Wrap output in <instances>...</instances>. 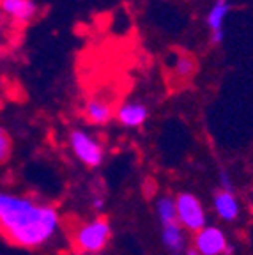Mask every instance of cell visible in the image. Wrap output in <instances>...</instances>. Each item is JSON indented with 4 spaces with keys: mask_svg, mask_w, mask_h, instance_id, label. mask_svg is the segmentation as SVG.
<instances>
[{
    "mask_svg": "<svg viewBox=\"0 0 253 255\" xmlns=\"http://www.w3.org/2000/svg\"><path fill=\"white\" fill-rule=\"evenodd\" d=\"M213 206L214 211L223 222H236L239 218V213H241V207H239V200L236 197V193L232 191H223L218 190L213 197Z\"/></svg>",
    "mask_w": 253,
    "mask_h": 255,
    "instance_id": "ba28073f",
    "label": "cell"
},
{
    "mask_svg": "<svg viewBox=\"0 0 253 255\" xmlns=\"http://www.w3.org/2000/svg\"><path fill=\"white\" fill-rule=\"evenodd\" d=\"M0 9L5 16L20 23L30 21L37 12V5L34 0H0Z\"/></svg>",
    "mask_w": 253,
    "mask_h": 255,
    "instance_id": "9c48e42d",
    "label": "cell"
},
{
    "mask_svg": "<svg viewBox=\"0 0 253 255\" xmlns=\"http://www.w3.org/2000/svg\"><path fill=\"white\" fill-rule=\"evenodd\" d=\"M92 207H94L96 211H101V209H103V207H105L103 199H101V197H96V199L92 200Z\"/></svg>",
    "mask_w": 253,
    "mask_h": 255,
    "instance_id": "e0dca14e",
    "label": "cell"
},
{
    "mask_svg": "<svg viewBox=\"0 0 253 255\" xmlns=\"http://www.w3.org/2000/svg\"><path fill=\"white\" fill-rule=\"evenodd\" d=\"M12 152V142L11 136L7 135L4 128L0 126V163H5L9 158H11Z\"/></svg>",
    "mask_w": 253,
    "mask_h": 255,
    "instance_id": "5bb4252c",
    "label": "cell"
},
{
    "mask_svg": "<svg viewBox=\"0 0 253 255\" xmlns=\"http://www.w3.org/2000/svg\"><path fill=\"white\" fill-rule=\"evenodd\" d=\"M156 213L161 225H170L177 222V209H175V199L165 195L156 202Z\"/></svg>",
    "mask_w": 253,
    "mask_h": 255,
    "instance_id": "7c38bea8",
    "label": "cell"
},
{
    "mask_svg": "<svg viewBox=\"0 0 253 255\" xmlns=\"http://www.w3.org/2000/svg\"><path fill=\"white\" fill-rule=\"evenodd\" d=\"M83 114L87 117L89 123L92 124H107L114 119L115 110L112 107V103L105 98H91L85 103Z\"/></svg>",
    "mask_w": 253,
    "mask_h": 255,
    "instance_id": "30bf717a",
    "label": "cell"
},
{
    "mask_svg": "<svg viewBox=\"0 0 253 255\" xmlns=\"http://www.w3.org/2000/svg\"><path fill=\"white\" fill-rule=\"evenodd\" d=\"M143 186H145V195L147 197H152L156 193V184L154 183H143Z\"/></svg>",
    "mask_w": 253,
    "mask_h": 255,
    "instance_id": "2e32d148",
    "label": "cell"
},
{
    "mask_svg": "<svg viewBox=\"0 0 253 255\" xmlns=\"http://www.w3.org/2000/svg\"><path fill=\"white\" fill-rule=\"evenodd\" d=\"M60 227L55 207L27 197L0 191V231L25 248L46 245Z\"/></svg>",
    "mask_w": 253,
    "mask_h": 255,
    "instance_id": "6da1fadb",
    "label": "cell"
},
{
    "mask_svg": "<svg viewBox=\"0 0 253 255\" xmlns=\"http://www.w3.org/2000/svg\"><path fill=\"white\" fill-rule=\"evenodd\" d=\"M175 73L182 78H188L191 76L195 71H197V60L190 55V53H181L175 60V66H174Z\"/></svg>",
    "mask_w": 253,
    "mask_h": 255,
    "instance_id": "4fadbf2b",
    "label": "cell"
},
{
    "mask_svg": "<svg viewBox=\"0 0 253 255\" xmlns=\"http://www.w3.org/2000/svg\"><path fill=\"white\" fill-rule=\"evenodd\" d=\"M161 241L165 245V248L170 254L179 255L184 252L186 248V238H184V231L182 227L179 225L177 222L170 223V225H163V231H161Z\"/></svg>",
    "mask_w": 253,
    "mask_h": 255,
    "instance_id": "8fae6325",
    "label": "cell"
},
{
    "mask_svg": "<svg viewBox=\"0 0 253 255\" xmlns=\"http://www.w3.org/2000/svg\"><path fill=\"white\" fill-rule=\"evenodd\" d=\"M69 145H71L75 156L83 165L96 168L103 163V159H105L103 145H101L92 135H89L87 131H83V129H73V131L69 133Z\"/></svg>",
    "mask_w": 253,
    "mask_h": 255,
    "instance_id": "277c9868",
    "label": "cell"
},
{
    "mask_svg": "<svg viewBox=\"0 0 253 255\" xmlns=\"http://www.w3.org/2000/svg\"><path fill=\"white\" fill-rule=\"evenodd\" d=\"M112 238V227L105 218H94L83 223L75 231L73 243L82 254H98L108 245Z\"/></svg>",
    "mask_w": 253,
    "mask_h": 255,
    "instance_id": "7a4b0ae2",
    "label": "cell"
},
{
    "mask_svg": "<svg viewBox=\"0 0 253 255\" xmlns=\"http://www.w3.org/2000/svg\"><path fill=\"white\" fill-rule=\"evenodd\" d=\"M175 209H177V223L182 229L191 232H198L207 225L206 209L200 199L193 193L182 191L175 197Z\"/></svg>",
    "mask_w": 253,
    "mask_h": 255,
    "instance_id": "3957f363",
    "label": "cell"
},
{
    "mask_svg": "<svg viewBox=\"0 0 253 255\" xmlns=\"http://www.w3.org/2000/svg\"><path fill=\"white\" fill-rule=\"evenodd\" d=\"M115 117L124 128H140L149 119V108L138 101H127L117 108Z\"/></svg>",
    "mask_w": 253,
    "mask_h": 255,
    "instance_id": "52a82bcc",
    "label": "cell"
},
{
    "mask_svg": "<svg viewBox=\"0 0 253 255\" xmlns=\"http://www.w3.org/2000/svg\"><path fill=\"white\" fill-rule=\"evenodd\" d=\"M229 12H230L229 0H214L213 5L209 7L206 23L207 28H209V41L213 46H220L223 43V39H225L223 23H225V18Z\"/></svg>",
    "mask_w": 253,
    "mask_h": 255,
    "instance_id": "8992f818",
    "label": "cell"
},
{
    "mask_svg": "<svg viewBox=\"0 0 253 255\" xmlns=\"http://www.w3.org/2000/svg\"><path fill=\"white\" fill-rule=\"evenodd\" d=\"M218 181H220V186H222L223 191H232L234 193V183H232V177L227 170H220L218 174Z\"/></svg>",
    "mask_w": 253,
    "mask_h": 255,
    "instance_id": "9a60e30c",
    "label": "cell"
},
{
    "mask_svg": "<svg viewBox=\"0 0 253 255\" xmlns=\"http://www.w3.org/2000/svg\"><path fill=\"white\" fill-rule=\"evenodd\" d=\"M186 255H200V254H198V252L195 250V248H191V250H188V252H186Z\"/></svg>",
    "mask_w": 253,
    "mask_h": 255,
    "instance_id": "ac0fdd59",
    "label": "cell"
},
{
    "mask_svg": "<svg viewBox=\"0 0 253 255\" xmlns=\"http://www.w3.org/2000/svg\"><path fill=\"white\" fill-rule=\"evenodd\" d=\"M195 250L200 255H232L234 247L227 243V236L222 229L206 225L195 232Z\"/></svg>",
    "mask_w": 253,
    "mask_h": 255,
    "instance_id": "5b68a950",
    "label": "cell"
}]
</instances>
